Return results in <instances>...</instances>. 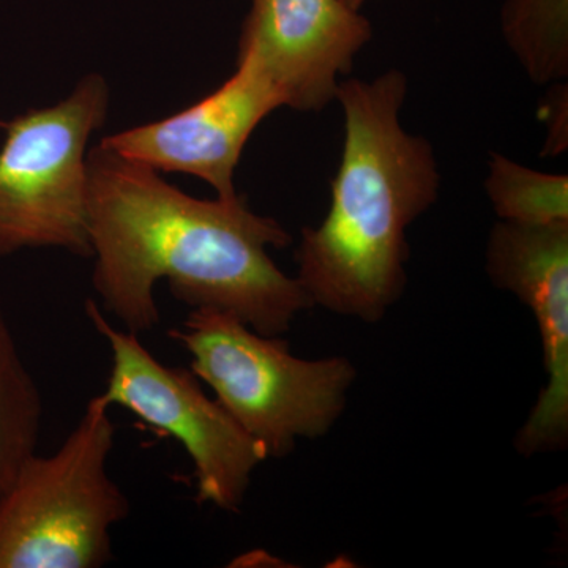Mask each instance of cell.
<instances>
[{
  "label": "cell",
  "mask_w": 568,
  "mask_h": 568,
  "mask_svg": "<svg viewBox=\"0 0 568 568\" xmlns=\"http://www.w3.org/2000/svg\"><path fill=\"white\" fill-rule=\"evenodd\" d=\"M88 231L99 305L133 334L160 324L162 280L190 310L230 313L263 335L286 334L315 308L268 254L293 242L275 219L253 212L239 194L190 196L102 144L88 152Z\"/></svg>",
  "instance_id": "6da1fadb"
},
{
  "label": "cell",
  "mask_w": 568,
  "mask_h": 568,
  "mask_svg": "<svg viewBox=\"0 0 568 568\" xmlns=\"http://www.w3.org/2000/svg\"><path fill=\"white\" fill-rule=\"evenodd\" d=\"M406 97V74L396 69L339 82L345 141L331 207L320 226L302 231L295 252V278L313 306L372 324L405 293L407 227L440 192L432 142L403 126Z\"/></svg>",
  "instance_id": "7a4b0ae2"
},
{
  "label": "cell",
  "mask_w": 568,
  "mask_h": 568,
  "mask_svg": "<svg viewBox=\"0 0 568 568\" xmlns=\"http://www.w3.org/2000/svg\"><path fill=\"white\" fill-rule=\"evenodd\" d=\"M168 335L190 354V369L267 459L286 457L298 439L328 433L357 377L345 357H295L282 336L260 334L220 310H190Z\"/></svg>",
  "instance_id": "3957f363"
},
{
  "label": "cell",
  "mask_w": 568,
  "mask_h": 568,
  "mask_svg": "<svg viewBox=\"0 0 568 568\" xmlns=\"http://www.w3.org/2000/svg\"><path fill=\"white\" fill-rule=\"evenodd\" d=\"M100 395L61 447L33 455L0 500V568H99L112 560V529L130 500L110 476L115 443Z\"/></svg>",
  "instance_id": "277c9868"
},
{
  "label": "cell",
  "mask_w": 568,
  "mask_h": 568,
  "mask_svg": "<svg viewBox=\"0 0 568 568\" xmlns=\"http://www.w3.org/2000/svg\"><path fill=\"white\" fill-rule=\"evenodd\" d=\"M110 85L91 73L62 102L2 123L0 260L24 250L92 257L88 144L110 112Z\"/></svg>",
  "instance_id": "5b68a950"
},
{
  "label": "cell",
  "mask_w": 568,
  "mask_h": 568,
  "mask_svg": "<svg viewBox=\"0 0 568 568\" xmlns=\"http://www.w3.org/2000/svg\"><path fill=\"white\" fill-rule=\"evenodd\" d=\"M84 313L111 351V372L100 398L121 406L186 452L196 480V503L239 511L265 452L215 398L205 395L192 369L166 366L140 335L114 327L95 298Z\"/></svg>",
  "instance_id": "8992f818"
},
{
  "label": "cell",
  "mask_w": 568,
  "mask_h": 568,
  "mask_svg": "<svg viewBox=\"0 0 568 568\" xmlns=\"http://www.w3.org/2000/svg\"><path fill=\"white\" fill-rule=\"evenodd\" d=\"M487 274L536 316L547 386L515 437L521 455L564 450L568 443V223L497 222L489 233Z\"/></svg>",
  "instance_id": "52a82bcc"
},
{
  "label": "cell",
  "mask_w": 568,
  "mask_h": 568,
  "mask_svg": "<svg viewBox=\"0 0 568 568\" xmlns=\"http://www.w3.org/2000/svg\"><path fill=\"white\" fill-rule=\"evenodd\" d=\"M278 108L282 99L260 63L237 55L233 77L201 102L162 121L110 134L100 144L156 173L194 175L209 183L216 197L233 200L246 142Z\"/></svg>",
  "instance_id": "ba28073f"
},
{
  "label": "cell",
  "mask_w": 568,
  "mask_h": 568,
  "mask_svg": "<svg viewBox=\"0 0 568 568\" xmlns=\"http://www.w3.org/2000/svg\"><path fill=\"white\" fill-rule=\"evenodd\" d=\"M372 39V22L345 0H250L237 55L260 63L283 108L316 112Z\"/></svg>",
  "instance_id": "9c48e42d"
},
{
  "label": "cell",
  "mask_w": 568,
  "mask_h": 568,
  "mask_svg": "<svg viewBox=\"0 0 568 568\" xmlns=\"http://www.w3.org/2000/svg\"><path fill=\"white\" fill-rule=\"evenodd\" d=\"M43 396L0 305V500L37 454Z\"/></svg>",
  "instance_id": "30bf717a"
},
{
  "label": "cell",
  "mask_w": 568,
  "mask_h": 568,
  "mask_svg": "<svg viewBox=\"0 0 568 568\" xmlns=\"http://www.w3.org/2000/svg\"><path fill=\"white\" fill-rule=\"evenodd\" d=\"M500 31L534 84L568 77V0H504Z\"/></svg>",
  "instance_id": "8fae6325"
},
{
  "label": "cell",
  "mask_w": 568,
  "mask_h": 568,
  "mask_svg": "<svg viewBox=\"0 0 568 568\" xmlns=\"http://www.w3.org/2000/svg\"><path fill=\"white\" fill-rule=\"evenodd\" d=\"M485 192L500 222L528 226L568 223L567 174L541 173L503 153H491Z\"/></svg>",
  "instance_id": "7c38bea8"
},
{
  "label": "cell",
  "mask_w": 568,
  "mask_h": 568,
  "mask_svg": "<svg viewBox=\"0 0 568 568\" xmlns=\"http://www.w3.org/2000/svg\"><path fill=\"white\" fill-rule=\"evenodd\" d=\"M540 118L547 126L544 156H558L568 145V89L566 82H552L551 91L540 106Z\"/></svg>",
  "instance_id": "4fadbf2b"
},
{
  "label": "cell",
  "mask_w": 568,
  "mask_h": 568,
  "mask_svg": "<svg viewBox=\"0 0 568 568\" xmlns=\"http://www.w3.org/2000/svg\"><path fill=\"white\" fill-rule=\"evenodd\" d=\"M345 2L349 3V6L354 7V9L362 10V7H364L368 0H345Z\"/></svg>",
  "instance_id": "5bb4252c"
}]
</instances>
